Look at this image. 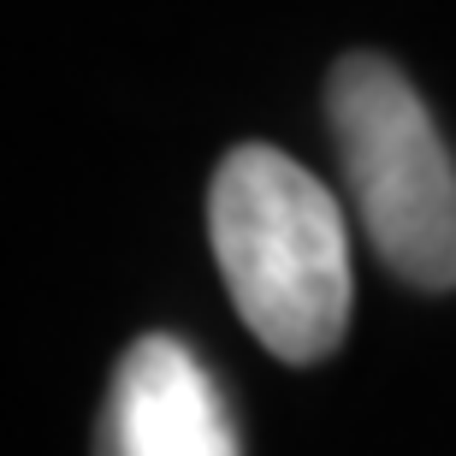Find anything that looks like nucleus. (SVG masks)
<instances>
[{"mask_svg": "<svg viewBox=\"0 0 456 456\" xmlns=\"http://www.w3.org/2000/svg\"><path fill=\"white\" fill-rule=\"evenodd\" d=\"M208 237L237 314L279 362H321L350 326V232L338 196L267 142L208 184Z\"/></svg>", "mask_w": 456, "mask_h": 456, "instance_id": "1", "label": "nucleus"}, {"mask_svg": "<svg viewBox=\"0 0 456 456\" xmlns=\"http://www.w3.org/2000/svg\"><path fill=\"white\" fill-rule=\"evenodd\" d=\"M326 118L373 255L421 290L456 285V167L409 77L379 53H344Z\"/></svg>", "mask_w": 456, "mask_h": 456, "instance_id": "2", "label": "nucleus"}, {"mask_svg": "<svg viewBox=\"0 0 456 456\" xmlns=\"http://www.w3.org/2000/svg\"><path fill=\"white\" fill-rule=\"evenodd\" d=\"M95 456H243L214 373L178 338L149 332L118 355Z\"/></svg>", "mask_w": 456, "mask_h": 456, "instance_id": "3", "label": "nucleus"}]
</instances>
